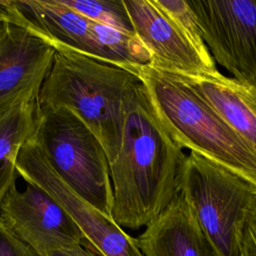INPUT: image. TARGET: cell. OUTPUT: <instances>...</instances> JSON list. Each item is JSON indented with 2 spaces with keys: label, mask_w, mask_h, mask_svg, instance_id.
Instances as JSON below:
<instances>
[{
  "label": "cell",
  "mask_w": 256,
  "mask_h": 256,
  "mask_svg": "<svg viewBox=\"0 0 256 256\" xmlns=\"http://www.w3.org/2000/svg\"><path fill=\"white\" fill-rule=\"evenodd\" d=\"M96 44V60L126 69L147 65L150 55L134 32L124 31L92 21Z\"/></svg>",
  "instance_id": "cell-15"
},
{
  "label": "cell",
  "mask_w": 256,
  "mask_h": 256,
  "mask_svg": "<svg viewBox=\"0 0 256 256\" xmlns=\"http://www.w3.org/2000/svg\"><path fill=\"white\" fill-rule=\"evenodd\" d=\"M39 92L30 91L0 111V204L16 184L19 153L35 132Z\"/></svg>",
  "instance_id": "cell-14"
},
{
  "label": "cell",
  "mask_w": 256,
  "mask_h": 256,
  "mask_svg": "<svg viewBox=\"0 0 256 256\" xmlns=\"http://www.w3.org/2000/svg\"><path fill=\"white\" fill-rule=\"evenodd\" d=\"M56 54L45 40L0 8V111L30 91H40Z\"/></svg>",
  "instance_id": "cell-9"
},
{
  "label": "cell",
  "mask_w": 256,
  "mask_h": 256,
  "mask_svg": "<svg viewBox=\"0 0 256 256\" xmlns=\"http://www.w3.org/2000/svg\"><path fill=\"white\" fill-rule=\"evenodd\" d=\"M213 58L233 78L256 83V0H188Z\"/></svg>",
  "instance_id": "cell-6"
},
{
  "label": "cell",
  "mask_w": 256,
  "mask_h": 256,
  "mask_svg": "<svg viewBox=\"0 0 256 256\" xmlns=\"http://www.w3.org/2000/svg\"><path fill=\"white\" fill-rule=\"evenodd\" d=\"M0 8L52 47H64L96 59L92 21L60 0L0 1Z\"/></svg>",
  "instance_id": "cell-11"
},
{
  "label": "cell",
  "mask_w": 256,
  "mask_h": 256,
  "mask_svg": "<svg viewBox=\"0 0 256 256\" xmlns=\"http://www.w3.org/2000/svg\"><path fill=\"white\" fill-rule=\"evenodd\" d=\"M125 70L141 82L157 116L180 148L256 185V153L186 79L149 64Z\"/></svg>",
  "instance_id": "cell-2"
},
{
  "label": "cell",
  "mask_w": 256,
  "mask_h": 256,
  "mask_svg": "<svg viewBox=\"0 0 256 256\" xmlns=\"http://www.w3.org/2000/svg\"><path fill=\"white\" fill-rule=\"evenodd\" d=\"M136 240L144 256H217L181 193Z\"/></svg>",
  "instance_id": "cell-12"
},
{
  "label": "cell",
  "mask_w": 256,
  "mask_h": 256,
  "mask_svg": "<svg viewBox=\"0 0 256 256\" xmlns=\"http://www.w3.org/2000/svg\"><path fill=\"white\" fill-rule=\"evenodd\" d=\"M180 76L201 94L256 153V83L239 81L220 72Z\"/></svg>",
  "instance_id": "cell-13"
},
{
  "label": "cell",
  "mask_w": 256,
  "mask_h": 256,
  "mask_svg": "<svg viewBox=\"0 0 256 256\" xmlns=\"http://www.w3.org/2000/svg\"><path fill=\"white\" fill-rule=\"evenodd\" d=\"M0 256H42L17 237L0 218Z\"/></svg>",
  "instance_id": "cell-18"
},
{
  "label": "cell",
  "mask_w": 256,
  "mask_h": 256,
  "mask_svg": "<svg viewBox=\"0 0 256 256\" xmlns=\"http://www.w3.org/2000/svg\"><path fill=\"white\" fill-rule=\"evenodd\" d=\"M133 31L150 55L149 65L183 76L219 72L154 0H123Z\"/></svg>",
  "instance_id": "cell-8"
},
{
  "label": "cell",
  "mask_w": 256,
  "mask_h": 256,
  "mask_svg": "<svg viewBox=\"0 0 256 256\" xmlns=\"http://www.w3.org/2000/svg\"><path fill=\"white\" fill-rule=\"evenodd\" d=\"M44 256H98V255L83 245H72V246L52 249L48 251Z\"/></svg>",
  "instance_id": "cell-20"
},
{
  "label": "cell",
  "mask_w": 256,
  "mask_h": 256,
  "mask_svg": "<svg viewBox=\"0 0 256 256\" xmlns=\"http://www.w3.org/2000/svg\"><path fill=\"white\" fill-rule=\"evenodd\" d=\"M87 19L134 32L123 0H60Z\"/></svg>",
  "instance_id": "cell-16"
},
{
  "label": "cell",
  "mask_w": 256,
  "mask_h": 256,
  "mask_svg": "<svg viewBox=\"0 0 256 256\" xmlns=\"http://www.w3.org/2000/svg\"><path fill=\"white\" fill-rule=\"evenodd\" d=\"M182 150L160 121L141 82H134L125 98L121 146L109 164L112 218L120 227L147 226L176 197L186 158Z\"/></svg>",
  "instance_id": "cell-1"
},
{
  "label": "cell",
  "mask_w": 256,
  "mask_h": 256,
  "mask_svg": "<svg viewBox=\"0 0 256 256\" xmlns=\"http://www.w3.org/2000/svg\"><path fill=\"white\" fill-rule=\"evenodd\" d=\"M34 182L73 218L84 235L86 248L98 256H144L136 238L77 194L51 166L43 168Z\"/></svg>",
  "instance_id": "cell-10"
},
{
  "label": "cell",
  "mask_w": 256,
  "mask_h": 256,
  "mask_svg": "<svg viewBox=\"0 0 256 256\" xmlns=\"http://www.w3.org/2000/svg\"><path fill=\"white\" fill-rule=\"evenodd\" d=\"M179 193L217 256H239L244 226L256 213V185L190 152L180 172Z\"/></svg>",
  "instance_id": "cell-4"
},
{
  "label": "cell",
  "mask_w": 256,
  "mask_h": 256,
  "mask_svg": "<svg viewBox=\"0 0 256 256\" xmlns=\"http://www.w3.org/2000/svg\"><path fill=\"white\" fill-rule=\"evenodd\" d=\"M239 256H256V213L247 220L244 226Z\"/></svg>",
  "instance_id": "cell-19"
},
{
  "label": "cell",
  "mask_w": 256,
  "mask_h": 256,
  "mask_svg": "<svg viewBox=\"0 0 256 256\" xmlns=\"http://www.w3.org/2000/svg\"><path fill=\"white\" fill-rule=\"evenodd\" d=\"M33 138L57 174L83 199L112 217L108 158L89 127L65 107L39 106Z\"/></svg>",
  "instance_id": "cell-5"
},
{
  "label": "cell",
  "mask_w": 256,
  "mask_h": 256,
  "mask_svg": "<svg viewBox=\"0 0 256 256\" xmlns=\"http://www.w3.org/2000/svg\"><path fill=\"white\" fill-rule=\"evenodd\" d=\"M0 218L42 256L55 248L85 243L73 218L51 195L34 184L27 183L22 191L14 184L0 204Z\"/></svg>",
  "instance_id": "cell-7"
},
{
  "label": "cell",
  "mask_w": 256,
  "mask_h": 256,
  "mask_svg": "<svg viewBox=\"0 0 256 256\" xmlns=\"http://www.w3.org/2000/svg\"><path fill=\"white\" fill-rule=\"evenodd\" d=\"M155 3L185 33L198 52L206 59L213 60L202 36V32L189 2L186 0H154Z\"/></svg>",
  "instance_id": "cell-17"
},
{
  "label": "cell",
  "mask_w": 256,
  "mask_h": 256,
  "mask_svg": "<svg viewBox=\"0 0 256 256\" xmlns=\"http://www.w3.org/2000/svg\"><path fill=\"white\" fill-rule=\"evenodd\" d=\"M56 54L39 95L40 107H65L100 140L109 164L122 141L125 98L138 79L130 72L77 51L53 47Z\"/></svg>",
  "instance_id": "cell-3"
}]
</instances>
